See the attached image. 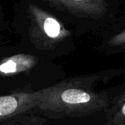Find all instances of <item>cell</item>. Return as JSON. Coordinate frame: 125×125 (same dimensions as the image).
Returning <instances> with one entry per match:
<instances>
[{
    "label": "cell",
    "mask_w": 125,
    "mask_h": 125,
    "mask_svg": "<svg viewBox=\"0 0 125 125\" xmlns=\"http://www.w3.org/2000/svg\"><path fill=\"white\" fill-rule=\"evenodd\" d=\"M122 111H123V115H124V116H125V104H123V109H122Z\"/></svg>",
    "instance_id": "cell-6"
},
{
    "label": "cell",
    "mask_w": 125,
    "mask_h": 125,
    "mask_svg": "<svg viewBox=\"0 0 125 125\" xmlns=\"http://www.w3.org/2000/svg\"><path fill=\"white\" fill-rule=\"evenodd\" d=\"M66 77L57 59L33 52L20 44L0 47V96L43 90Z\"/></svg>",
    "instance_id": "cell-2"
},
{
    "label": "cell",
    "mask_w": 125,
    "mask_h": 125,
    "mask_svg": "<svg viewBox=\"0 0 125 125\" xmlns=\"http://www.w3.org/2000/svg\"><path fill=\"white\" fill-rule=\"evenodd\" d=\"M90 85L88 77L75 75L43 89L36 114L46 119L80 117L88 114L99 104V96L94 94Z\"/></svg>",
    "instance_id": "cell-3"
},
{
    "label": "cell",
    "mask_w": 125,
    "mask_h": 125,
    "mask_svg": "<svg viewBox=\"0 0 125 125\" xmlns=\"http://www.w3.org/2000/svg\"><path fill=\"white\" fill-rule=\"evenodd\" d=\"M42 91L0 96V125L23 115L36 113Z\"/></svg>",
    "instance_id": "cell-4"
},
{
    "label": "cell",
    "mask_w": 125,
    "mask_h": 125,
    "mask_svg": "<svg viewBox=\"0 0 125 125\" xmlns=\"http://www.w3.org/2000/svg\"><path fill=\"white\" fill-rule=\"evenodd\" d=\"M10 28L20 45L42 56L57 59L76 48L75 34L40 0L16 2Z\"/></svg>",
    "instance_id": "cell-1"
},
{
    "label": "cell",
    "mask_w": 125,
    "mask_h": 125,
    "mask_svg": "<svg viewBox=\"0 0 125 125\" xmlns=\"http://www.w3.org/2000/svg\"><path fill=\"white\" fill-rule=\"evenodd\" d=\"M46 120V118L36 113H29L18 116L1 125H45Z\"/></svg>",
    "instance_id": "cell-5"
}]
</instances>
